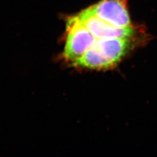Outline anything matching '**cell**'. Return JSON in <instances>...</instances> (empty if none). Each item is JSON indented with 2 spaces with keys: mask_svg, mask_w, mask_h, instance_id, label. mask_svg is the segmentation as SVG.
<instances>
[{
  "mask_svg": "<svg viewBox=\"0 0 157 157\" xmlns=\"http://www.w3.org/2000/svg\"><path fill=\"white\" fill-rule=\"evenodd\" d=\"M66 33L63 54L66 60L71 63L80 59L96 40V38L81 22L77 15L68 18Z\"/></svg>",
  "mask_w": 157,
  "mask_h": 157,
  "instance_id": "cell-1",
  "label": "cell"
},
{
  "mask_svg": "<svg viewBox=\"0 0 157 157\" xmlns=\"http://www.w3.org/2000/svg\"><path fill=\"white\" fill-rule=\"evenodd\" d=\"M81 22L96 39L122 38L133 39L136 36L134 26L118 28L98 18L93 13L91 7L83 10L77 14Z\"/></svg>",
  "mask_w": 157,
  "mask_h": 157,
  "instance_id": "cell-2",
  "label": "cell"
},
{
  "mask_svg": "<svg viewBox=\"0 0 157 157\" xmlns=\"http://www.w3.org/2000/svg\"><path fill=\"white\" fill-rule=\"evenodd\" d=\"M127 0H101L91 6L96 16L111 25L118 28L133 26L128 11Z\"/></svg>",
  "mask_w": 157,
  "mask_h": 157,
  "instance_id": "cell-3",
  "label": "cell"
},
{
  "mask_svg": "<svg viewBox=\"0 0 157 157\" xmlns=\"http://www.w3.org/2000/svg\"><path fill=\"white\" fill-rule=\"evenodd\" d=\"M132 41V39L122 38L96 39L92 47L101 54L111 68L119 63L128 52Z\"/></svg>",
  "mask_w": 157,
  "mask_h": 157,
  "instance_id": "cell-4",
  "label": "cell"
}]
</instances>
